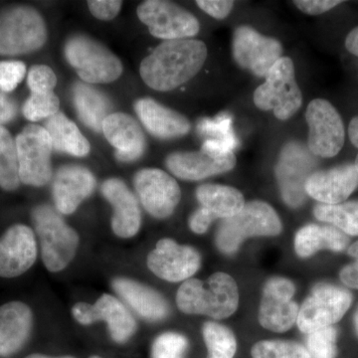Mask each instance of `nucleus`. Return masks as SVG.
I'll list each match as a JSON object with an SVG mask.
<instances>
[{
  "label": "nucleus",
  "instance_id": "nucleus-41",
  "mask_svg": "<svg viewBox=\"0 0 358 358\" xmlns=\"http://www.w3.org/2000/svg\"><path fill=\"white\" fill-rule=\"evenodd\" d=\"M122 6L117 0H90L88 7L91 13L100 20L109 21L117 17Z\"/></svg>",
  "mask_w": 358,
  "mask_h": 358
},
{
  "label": "nucleus",
  "instance_id": "nucleus-45",
  "mask_svg": "<svg viewBox=\"0 0 358 358\" xmlns=\"http://www.w3.org/2000/svg\"><path fill=\"white\" fill-rule=\"evenodd\" d=\"M214 220H216V219L214 218L210 212L200 206L190 216L188 225H189L190 230L193 233L202 235L207 232Z\"/></svg>",
  "mask_w": 358,
  "mask_h": 358
},
{
  "label": "nucleus",
  "instance_id": "nucleus-14",
  "mask_svg": "<svg viewBox=\"0 0 358 358\" xmlns=\"http://www.w3.org/2000/svg\"><path fill=\"white\" fill-rule=\"evenodd\" d=\"M73 317L82 326L106 322L115 343H128L136 331V322L131 310L117 296L103 294L95 303H77L72 308Z\"/></svg>",
  "mask_w": 358,
  "mask_h": 358
},
{
  "label": "nucleus",
  "instance_id": "nucleus-28",
  "mask_svg": "<svg viewBox=\"0 0 358 358\" xmlns=\"http://www.w3.org/2000/svg\"><path fill=\"white\" fill-rule=\"evenodd\" d=\"M350 243L348 235L331 225L308 224L296 232L294 247L296 255L301 258H308L320 250L345 251Z\"/></svg>",
  "mask_w": 358,
  "mask_h": 358
},
{
  "label": "nucleus",
  "instance_id": "nucleus-49",
  "mask_svg": "<svg viewBox=\"0 0 358 358\" xmlns=\"http://www.w3.org/2000/svg\"><path fill=\"white\" fill-rule=\"evenodd\" d=\"M25 358H75L73 357H50V355H42V353H32Z\"/></svg>",
  "mask_w": 358,
  "mask_h": 358
},
{
  "label": "nucleus",
  "instance_id": "nucleus-29",
  "mask_svg": "<svg viewBox=\"0 0 358 358\" xmlns=\"http://www.w3.org/2000/svg\"><path fill=\"white\" fill-rule=\"evenodd\" d=\"M44 129L49 134L53 150L73 157H84L89 155L91 145L74 122L63 113L52 115L45 122Z\"/></svg>",
  "mask_w": 358,
  "mask_h": 358
},
{
  "label": "nucleus",
  "instance_id": "nucleus-5",
  "mask_svg": "<svg viewBox=\"0 0 358 358\" xmlns=\"http://www.w3.org/2000/svg\"><path fill=\"white\" fill-rule=\"evenodd\" d=\"M64 55L85 83H110L119 79L124 70L112 51L88 35L74 34L66 40Z\"/></svg>",
  "mask_w": 358,
  "mask_h": 358
},
{
  "label": "nucleus",
  "instance_id": "nucleus-43",
  "mask_svg": "<svg viewBox=\"0 0 358 358\" xmlns=\"http://www.w3.org/2000/svg\"><path fill=\"white\" fill-rule=\"evenodd\" d=\"M196 4L205 13L219 20L227 17L234 7V1L230 0H199Z\"/></svg>",
  "mask_w": 358,
  "mask_h": 358
},
{
  "label": "nucleus",
  "instance_id": "nucleus-8",
  "mask_svg": "<svg viewBox=\"0 0 358 358\" xmlns=\"http://www.w3.org/2000/svg\"><path fill=\"white\" fill-rule=\"evenodd\" d=\"M300 141H289L280 152L275 176L285 203L299 208L307 200L305 185L315 173L317 159Z\"/></svg>",
  "mask_w": 358,
  "mask_h": 358
},
{
  "label": "nucleus",
  "instance_id": "nucleus-23",
  "mask_svg": "<svg viewBox=\"0 0 358 358\" xmlns=\"http://www.w3.org/2000/svg\"><path fill=\"white\" fill-rule=\"evenodd\" d=\"M101 192L113 206L112 229L115 236L129 239L138 234L141 226V212L138 197L120 178H109Z\"/></svg>",
  "mask_w": 358,
  "mask_h": 358
},
{
  "label": "nucleus",
  "instance_id": "nucleus-44",
  "mask_svg": "<svg viewBox=\"0 0 358 358\" xmlns=\"http://www.w3.org/2000/svg\"><path fill=\"white\" fill-rule=\"evenodd\" d=\"M343 3L341 0H296L294 6L308 15H320Z\"/></svg>",
  "mask_w": 358,
  "mask_h": 358
},
{
  "label": "nucleus",
  "instance_id": "nucleus-39",
  "mask_svg": "<svg viewBox=\"0 0 358 358\" xmlns=\"http://www.w3.org/2000/svg\"><path fill=\"white\" fill-rule=\"evenodd\" d=\"M27 85L31 93H48L55 89L57 77L49 66L34 65L28 72Z\"/></svg>",
  "mask_w": 358,
  "mask_h": 358
},
{
  "label": "nucleus",
  "instance_id": "nucleus-2",
  "mask_svg": "<svg viewBox=\"0 0 358 358\" xmlns=\"http://www.w3.org/2000/svg\"><path fill=\"white\" fill-rule=\"evenodd\" d=\"M239 298V289L232 275L218 272L207 281L192 278L183 282L176 293V305L186 315L224 320L236 312Z\"/></svg>",
  "mask_w": 358,
  "mask_h": 358
},
{
  "label": "nucleus",
  "instance_id": "nucleus-27",
  "mask_svg": "<svg viewBox=\"0 0 358 358\" xmlns=\"http://www.w3.org/2000/svg\"><path fill=\"white\" fill-rule=\"evenodd\" d=\"M73 103L85 126L96 133L103 131L105 120L113 114V103L107 94L93 85L76 82L72 89Z\"/></svg>",
  "mask_w": 358,
  "mask_h": 358
},
{
  "label": "nucleus",
  "instance_id": "nucleus-18",
  "mask_svg": "<svg viewBox=\"0 0 358 358\" xmlns=\"http://www.w3.org/2000/svg\"><path fill=\"white\" fill-rule=\"evenodd\" d=\"M38 255V242L33 228L23 223L9 226L0 235V278L13 280L26 274Z\"/></svg>",
  "mask_w": 358,
  "mask_h": 358
},
{
  "label": "nucleus",
  "instance_id": "nucleus-32",
  "mask_svg": "<svg viewBox=\"0 0 358 358\" xmlns=\"http://www.w3.org/2000/svg\"><path fill=\"white\" fill-rule=\"evenodd\" d=\"M20 166L15 140L8 129L0 126V188L13 192L20 188Z\"/></svg>",
  "mask_w": 358,
  "mask_h": 358
},
{
  "label": "nucleus",
  "instance_id": "nucleus-17",
  "mask_svg": "<svg viewBox=\"0 0 358 358\" xmlns=\"http://www.w3.org/2000/svg\"><path fill=\"white\" fill-rule=\"evenodd\" d=\"M134 190L143 208L152 217L166 219L173 215L180 202L178 181L159 169H143L134 178Z\"/></svg>",
  "mask_w": 358,
  "mask_h": 358
},
{
  "label": "nucleus",
  "instance_id": "nucleus-20",
  "mask_svg": "<svg viewBox=\"0 0 358 358\" xmlns=\"http://www.w3.org/2000/svg\"><path fill=\"white\" fill-rule=\"evenodd\" d=\"M96 178L87 167L66 164L56 171L52 181V196L55 208L62 215H70L95 190Z\"/></svg>",
  "mask_w": 358,
  "mask_h": 358
},
{
  "label": "nucleus",
  "instance_id": "nucleus-15",
  "mask_svg": "<svg viewBox=\"0 0 358 358\" xmlns=\"http://www.w3.org/2000/svg\"><path fill=\"white\" fill-rule=\"evenodd\" d=\"M232 54L242 69L265 78L282 57V45L279 40L265 36L250 26H239L233 34Z\"/></svg>",
  "mask_w": 358,
  "mask_h": 358
},
{
  "label": "nucleus",
  "instance_id": "nucleus-19",
  "mask_svg": "<svg viewBox=\"0 0 358 358\" xmlns=\"http://www.w3.org/2000/svg\"><path fill=\"white\" fill-rule=\"evenodd\" d=\"M148 267L164 281L185 282L199 272L201 255L196 249L181 245L171 238H164L148 253Z\"/></svg>",
  "mask_w": 358,
  "mask_h": 358
},
{
  "label": "nucleus",
  "instance_id": "nucleus-37",
  "mask_svg": "<svg viewBox=\"0 0 358 358\" xmlns=\"http://www.w3.org/2000/svg\"><path fill=\"white\" fill-rule=\"evenodd\" d=\"M189 341L182 334L166 331L152 343L150 358H185Z\"/></svg>",
  "mask_w": 358,
  "mask_h": 358
},
{
  "label": "nucleus",
  "instance_id": "nucleus-26",
  "mask_svg": "<svg viewBox=\"0 0 358 358\" xmlns=\"http://www.w3.org/2000/svg\"><path fill=\"white\" fill-rule=\"evenodd\" d=\"M112 287L124 303L143 319L159 322L169 317V305L166 299L147 285L129 278H115Z\"/></svg>",
  "mask_w": 358,
  "mask_h": 358
},
{
  "label": "nucleus",
  "instance_id": "nucleus-12",
  "mask_svg": "<svg viewBox=\"0 0 358 358\" xmlns=\"http://www.w3.org/2000/svg\"><path fill=\"white\" fill-rule=\"evenodd\" d=\"M308 148L315 157L331 159L343 150L345 129L338 110L324 99H315L306 110Z\"/></svg>",
  "mask_w": 358,
  "mask_h": 358
},
{
  "label": "nucleus",
  "instance_id": "nucleus-52",
  "mask_svg": "<svg viewBox=\"0 0 358 358\" xmlns=\"http://www.w3.org/2000/svg\"><path fill=\"white\" fill-rule=\"evenodd\" d=\"M90 358H102V357H99V355H92V357Z\"/></svg>",
  "mask_w": 358,
  "mask_h": 358
},
{
  "label": "nucleus",
  "instance_id": "nucleus-9",
  "mask_svg": "<svg viewBox=\"0 0 358 358\" xmlns=\"http://www.w3.org/2000/svg\"><path fill=\"white\" fill-rule=\"evenodd\" d=\"M236 162L233 150L215 141H205L199 152H176L169 155L166 166L176 178L199 181L232 171Z\"/></svg>",
  "mask_w": 358,
  "mask_h": 358
},
{
  "label": "nucleus",
  "instance_id": "nucleus-31",
  "mask_svg": "<svg viewBox=\"0 0 358 358\" xmlns=\"http://www.w3.org/2000/svg\"><path fill=\"white\" fill-rule=\"evenodd\" d=\"M313 215L348 236H358V200L338 204L317 203L313 208Z\"/></svg>",
  "mask_w": 358,
  "mask_h": 358
},
{
  "label": "nucleus",
  "instance_id": "nucleus-22",
  "mask_svg": "<svg viewBox=\"0 0 358 358\" xmlns=\"http://www.w3.org/2000/svg\"><path fill=\"white\" fill-rule=\"evenodd\" d=\"M357 187L358 173L353 164L315 171L305 185L308 196L322 204L343 203Z\"/></svg>",
  "mask_w": 358,
  "mask_h": 358
},
{
  "label": "nucleus",
  "instance_id": "nucleus-25",
  "mask_svg": "<svg viewBox=\"0 0 358 358\" xmlns=\"http://www.w3.org/2000/svg\"><path fill=\"white\" fill-rule=\"evenodd\" d=\"M134 110L145 129L160 140L181 138L189 133L190 122L185 115L152 98H143L134 103Z\"/></svg>",
  "mask_w": 358,
  "mask_h": 358
},
{
  "label": "nucleus",
  "instance_id": "nucleus-36",
  "mask_svg": "<svg viewBox=\"0 0 358 358\" xmlns=\"http://www.w3.org/2000/svg\"><path fill=\"white\" fill-rule=\"evenodd\" d=\"M306 348L310 358H336L338 355V329L327 327L307 334Z\"/></svg>",
  "mask_w": 358,
  "mask_h": 358
},
{
  "label": "nucleus",
  "instance_id": "nucleus-30",
  "mask_svg": "<svg viewBox=\"0 0 358 358\" xmlns=\"http://www.w3.org/2000/svg\"><path fill=\"white\" fill-rule=\"evenodd\" d=\"M200 206L210 212L215 219H227L243 209L244 195L232 186L205 183L196 189Z\"/></svg>",
  "mask_w": 358,
  "mask_h": 358
},
{
  "label": "nucleus",
  "instance_id": "nucleus-42",
  "mask_svg": "<svg viewBox=\"0 0 358 358\" xmlns=\"http://www.w3.org/2000/svg\"><path fill=\"white\" fill-rule=\"evenodd\" d=\"M348 254L355 261L341 268L339 279L348 288L358 289V240L348 247Z\"/></svg>",
  "mask_w": 358,
  "mask_h": 358
},
{
  "label": "nucleus",
  "instance_id": "nucleus-38",
  "mask_svg": "<svg viewBox=\"0 0 358 358\" xmlns=\"http://www.w3.org/2000/svg\"><path fill=\"white\" fill-rule=\"evenodd\" d=\"M197 129L203 136H210L206 141H215L223 147L232 150L236 145V140L231 131V122L229 117H218L211 120H202L197 126Z\"/></svg>",
  "mask_w": 358,
  "mask_h": 358
},
{
  "label": "nucleus",
  "instance_id": "nucleus-35",
  "mask_svg": "<svg viewBox=\"0 0 358 358\" xmlns=\"http://www.w3.org/2000/svg\"><path fill=\"white\" fill-rule=\"evenodd\" d=\"M60 100L54 92L31 93L23 105V115L28 121L36 122L49 119L60 112Z\"/></svg>",
  "mask_w": 358,
  "mask_h": 358
},
{
  "label": "nucleus",
  "instance_id": "nucleus-10",
  "mask_svg": "<svg viewBox=\"0 0 358 358\" xmlns=\"http://www.w3.org/2000/svg\"><path fill=\"white\" fill-rule=\"evenodd\" d=\"M21 183L42 187L52 179L51 138L44 127L27 124L15 138Z\"/></svg>",
  "mask_w": 358,
  "mask_h": 358
},
{
  "label": "nucleus",
  "instance_id": "nucleus-50",
  "mask_svg": "<svg viewBox=\"0 0 358 358\" xmlns=\"http://www.w3.org/2000/svg\"><path fill=\"white\" fill-rule=\"evenodd\" d=\"M355 333H357L358 336V308L357 310V313H355Z\"/></svg>",
  "mask_w": 358,
  "mask_h": 358
},
{
  "label": "nucleus",
  "instance_id": "nucleus-40",
  "mask_svg": "<svg viewBox=\"0 0 358 358\" xmlns=\"http://www.w3.org/2000/svg\"><path fill=\"white\" fill-rule=\"evenodd\" d=\"M25 75L26 66L21 61H0V92H13Z\"/></svg>",
  "mask_w": 358,
  "mask_h": 358
},
{
  "label": "nucleus",
  "instance_id": "nucleus-21",
  "mask_svg": "<svg viewBox=\"0 0 358 358\" xmlns=\"http://www.w3.org/2000/svg\"><path fill=\"white\" fill-rule=\"evenodd\" d=\"M34 313L25 301L13 300L0 306V357L20 353L31 338Z\"/></svg>",
  "mask_w": 358,
  "mask_h": 358
},
{
  "label": "nucleus",
  "instance_id": "nucleus-46",
  "mask_svg": "<svg viewBox=\"0 0 358 358\" xmlns=\"http://www.w3.org/2000/svg\"><path fill=\"white\" fill-rule=\"evenodd\" d=\"M17 103L13 98L0 92V126L13 121L17 115Z\"/></svg>",
  "mask_w": 358,
  "mask_h": 358
},
{
  "label": "nucleus",
  "instance_id": "nucleus-47",
  "mask_svg": "<svg viewBox=\"0 0 358 358\" xmlns=\"http://www.w3.org/2000/svg\"><path fill=\"white\" fill-rule=\"evenodd\" d=\"M345 48L350 54L358 57V26L353 28L346 36Z\"/></svg>",
  "mask_w": 358,
  "mask_h": 358
},
{
  "label": "nucleus",
  "instance_id": "nucleus-7",
  "mask_svg": "<svg viewBox=\"0 0 358 358\" xmlns=\"http://www.w3.org/2000/svg\"><path fill=\"white\" fill-rule=\"evenodd\" d=\"M254 103L258 109L273 110L281 121H287L301 109L303 96L291 58L282 57L268 70L264 84L254 92Z\"/></svg>",
  "mask_w": 358,
  "mask_h": 358
},
{
  "label": "nucleus",
  "instance_id": "nucleus-6",
  "mask_svg": "<svg viewBox=\"0 0 358 358\" xmlns=\"http://www.w3.org/2000/svg\"><path fill=\"white\" fill-rule=\"evenodd\" d=\"M46 41V23L36 9L16 6L0 13V55L32 53L41 49Z\"/></svg>",
  "mask_w": 358,
  "mask_h": 358
},
{
  "label": "nucleus",
  "instance_id": "nucleus-48",
  "mask_svg": "<svg viewBox=\"0 0 358 358\" xmlns=\"http://www.w3.org/2000/svg\"><path fill=\"white\" fill-rule=\"evenodd\" d=\"M348 136L353 145L358 148V115L353 117L348 126Z\"/></svg>",
  "mask_w": 358,
  "mask_h": 358
},
{
  "label": "nucleus",
  "instance_id": "nucleus-3",
  "mask_svg": "<svg viewBox=\"0 0 358 358\" xmlns=\"http://www.w3.org/2000/svg\"><path fill=\"white\" fill-rule=\"evenodd\" d=\"M31 220L44 267L51 273L64 270L76 256L79 235L51 205L35 206Z\"/></svg>",
  "mask_w": 358,
  "mask_h": 358
},
{
  "label": "nucleus",
  "instance_id": "nucleus-13",
  "mask_svg": "<svg viewBox=\"0 0 358 358\" xmlns=\"http://www.w3.org/2000/svg\"><path fill=\"white\" fill-rule=\"evenodd\" d=\"M138 18L155 38L192 39L200 31L199 21L183 7L166 0H148L136 9Z\"/></svg>",
  "mask_w": 358,
  "mask_h": 358
},
{
  "label": "nucleus",
  "instance_id": "nucleus-24",
  "mask_svg": "<svg viewBox=\"0 0 358 358\" xmlns=\"http://www.w3.org/2000/svg\"><path fill=\"white\" fill-rule=\"evenodd\" d=\"M102 131L115 148V157L119 162H136L147 150V141L143 129L131 115L113 113L103 122Z\"/></svg>",
  "mask_w": 358,
  "mask_h": 358
},
{
  "label": "nucleus",
  "instance_id": "nucleus-4",
  "mask_svg": "<svg viewBox=\"0 0 358 358\" xmlns=\"http://www.w3.org/2000/svg\"><path fill=\"white\" fill-rule=\"evenodd\" d=\"M282 230V221L275 209L267 202L253 200L236 215L222 220L215 242L222 253L232 255L249 238L275 237Z\"/></svg>",
  "mask_w": 358,
  "mask_h": 358
},
{
  "label": "nucleus",
  "instance_id": "nucleus-34",
  "mask_svg": "<svg viewBox=\"0 0 358 358\" xmlns=\"http://www.w3.org/2000/svg\"><path fill=\"white\" fill-rule=\"evenodd\" d=\"M253 358H310L307 348L292 341H261L252 348Z\"/></svg>",
  "mask_w": 358,
  "mask_h": 358
},
{
  "label": "nucleus",
  "instance_id": "nucleus-11",
  "mask_svg": "<svg viewBox=\"0 0 358 358\" xmlns=\"http://www.w3.org/2000/svg\"><path fill=\"white\" fill-rule=\"evenodd\" d=\"M352 303L348 289L331 284L317 285L306 299L299 312L298 324L301 333L333 327L343 319Z\"/></svg>",
  "mask_w": 358,
  "mask_h": 358
},
{
  "label": "nucleus",
  "instance_id": "nucleus-51",
  "mask_svg": "<svg viewBox=\"0 0 358 358\" xmlns=\"http://www.w3.org/2000/svg\"><path fill=\"white\" fill-rule=\"evenodd\" d=\"M355 164V169H357V171L358 173V155H357V159H355V164Z\"/></svg>",
  "mask_w": 358,
  "mask_h": 358
},
{
  "label": "nucleus",
  "instance_id": "nucleus-33",
  "mask_svg": "<svg viewBox=\"0 0 358 358\" xmlns=\"http://www.w3.org/2000/svg\"><path fill=\"white\" fill-rule=\"evenodd\" d=\"M202 336L207 348L206 358H234L237 339L227 327L215 322H205Z\"/></svg>",
  "mask_w": 358,
  "mask_h": 358
},
{
  "label": "nucleus",
  "instance_id": "nucleus-16",
  "mask_svg": "<svg viewBox=\"0 0 358 358\" xmlns=\"http://www.w3.org/2000/svg\"><path fill=\"white\" fill-rule=\"evenodd\" d=\"M296 286L284 277L268 279L263 289L258 319L261 326L274 333H286L296 324L298 303L293 301Z\"/></svg>",
  "mask_w": 358,
  "mask_h": 358
},
{
  "label": "nucleus",
  "instance_id": "nucleus-1",
  "mask_svg": "<svg viewBox=\"0 0 358 358\" xmlns=\"http://www.w3.org/2000/svg\"><path fill=\"white\" fill-rule=\"evenodd\" d=\"M207 55L206 45L200 40L164 41L141 61V79L155 91H173L196 76Z\"/></svg>",
  "mask_w": 358,
  "mask_h": 358
}]
</instances>
